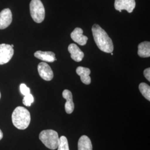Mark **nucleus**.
Instances as JSON below:
<instances>
[{
    "label": "nucleus",
    "instance_id": "5701e85b",
    "mask_svg": "<svg viewBox=\"0 0 150 150\" xmlns=\"http://www.w3.org/2000/svg\"><path fill=\"white\" fill-rule=\"evenodd\" d=\"M1 92H0V99H1Z\"/></svg>",
    "mask_w": 150,
    "mask_h": 150
},
{
    "label": "nucleus",
    "instance_id": "423d86ee",
    "mask_svg": "<svg viewBox=\"0 0 150 150\" xmlns=\"http://www.w3.org/2000/svg\"><path fill=\"white\" fill-rule=\"evenodd\" d=\"M114 6L115 9L120 12L125 10L129 13H131L135 8L136 2L135 0H115Z\"/></svg>",
    "mask_w": 150,
    "mask_h": 150
},
{
    "label": "nucleus",
    "instance_id": "2eb2a0df",
    "mask_svg": "<svg viewBox=\"0 0 150 150\" xmlns=\"http://www.w3.org/2000/svg\"><path fill=\"white\" fill-rule=\"evenodd\" d=\"M78 150H92L91 140L86 135L82 136L79 140Z\"/></svg>",
    "mask_w": 150,
    "mask_h": 150
},
{
    "label": "nucleus",
    "instance_id": "f03ea898",
    "mask_svg": "<svg viewBox=\"0 0 150 150\" xmlns=\"http://www.w3.org/2000/svg\"><path fill=\"white\" fill-rule=\"evenodd\" d=\"M12 121L17 129H25L30 123V113L25 107H16L12 115Z\"/></svg>",
    "mask_w": 150,
    "mask_h": 150
},
{
    "label": "nucleus",
    "instance_id": "f8f14e48",
    "mask_svg": "<svg viewBox=\"0 0 150 150\" xmlns=\"http://www.w3.org/2000/svg\"><path fill=\"white\" fill-rule=\"evenodd\" d=\"M77 74L80 76L81 81L86 85H89L91 83V79L90 75L91 71L88 68L79 66L76 69Z\"/></svg>",
    "mask_w": 150,
    "mask_h": 150
},
{
    "label": "nucleus",
    "instance_id": "a211bd4d",
    "mask_svg": "<svg viewBox=\"0 0 150 150\" xmlns=\"http://www.w3.org/2000/svg\"><path fill=\"white\" fill-rule=\"evenodd\" d=\"M34 101L33 97L31 93H29L26 96H24L23 98V103L26 106H30L32 103Z\"/></svg>",
    "mask_w": 150,
    "mask_h": 150
},
{
    "label": "nucleus",
    "instance_id": "20e7f679",
    "mask_svg": "<svg viewBox=\"0 0 150 150\" xmlns=\"http://www.w3.org/2000/svg\"><path fill=\"white\" fill-rule=\"evenodd\" d=\"M30 10L34 21L38 23L43 22L45 17V10L41 0H31L30 4Z\"/></svg>",
    "mask_w": 150,
    "mask_h": 150
},
{
    "label": "nucleus",
    "instance_id": "6e6552de",
    "mask_svg": "<svg viewBox=\"0 0 150 150\" xmlns=\"http://www.w3.org/2000/svg\"><path fill=\"white\" fill-rule=\"evenodd\" d=\"M12 21V14L10 9H4L0 12V30H4L8 27Z\"/></svg>",
    "mask_w": 150,
    "mask_h": 150
},
{
    "label": "nucleus",
    "instance_id": "1a4fd4ad",
    "mask_svg": "<svg viewBox=\"0 0 150 150\" xmlns=\"http://www.w3.org/2000/svg\"><path fill=\"white\" fill-rule=\"evenodd\" d=\"M71 38L75 42H77L81 46H84L87 43L88 38L83 35V30L77 27L71 33Z\"/></svg>",
    "mask_w": 150,
    "mask_h": 150
},
{
    "label": "nucleus",
    "instance_id": "0eeeda50",
    "mask_svg": "<svg viewBox=\"0 0 150 150\" xmlns=\"http://www.w3.org/2000/svg\"><path fill=\"white\" fill-rule=\"evenodd\" d=\"M38 72L40 77L44 80H52L54 78V72L50 66L46 62H41L38 66Z\"/></svg>",
    "mask_w": 150,
    "mask_h": 150
},
{
    "label": "nucleus",
    "instance_id": "412c9836",
    "mask_svg": "<svg viewBox=\"0 0 150 150\" xmlns=\"http://www.w3.org/2000/svg\"><path fill=\"white\" fill-rule=\"evenodd\" d=\"M2 138H3V132H2V131L0 129V140L2 139Z\"/></svg>",
    "mask_w": 150,
    "mask_h": 150
},
{
    "label": "nucleus",
    "instance_id": "6ab92c4d",
    "mask_svg": "<svg viewBox=\"0 0 150 150\" xmlns=\"http://www.w3.org/2000/svg\"><path fill=\"white\" fill-rule=\"evenodd\" d=\"M20 90L21 91V93L23 95L26 96L28 94L30 93V89L28 88L25 84L21 83L20 86Z\"/></svg>",
    "mask_w": 150,
    "mask_h": 150
},
{
    "label": "nucleus",
    "instance_id": "dca6fc26",
    "mask_svg": "<svg viewBox=\"0 0 150 150\" xmlns=\"http://www.w3.org/2000/svg\"><path fill=\"white\" fill-rule=\"evenodd\" d=\"M139 90L142 96L147 99L148 101H150V87L147 83L142 82L139 85Z\"/></svg>",
    "mask_w": 150,
    "mask_h": 150
},
{
    "label": "nucleus",
    "instance_id": "4468645a",
    "mask_svg": "<svg viewBox=\"0 0 150 150\" xmlns=\"http://www.w3.org/2000/svg\"><path fill=\"white\" fill-rule=\"evenodd\" d=\"M138 54L139 57L143 58L150 57V42L145 41L139 43L138 46Z\"/></svg>",
    "mask_w": 150,
    "mask_h": 150
},
{
    "label": "nucleus",
    "instance_id": "f3484780",
    "mask_svg": "<svg viewBox=\"0 0 150 150\" xmlns=\"http://www.w3.org/2000/svg\"><path fill=\"white\" fill-rule=\"evenodd\" d=\"M57 148L58 150H70L68 141L64 136H62L59 138V144Z\"/></svg>",
    "mask_w": 150,
    "mask_h": 150
},
{
    "label": "nucleus",
    "instance_id": "ddd939ff",
    "mask_svg": "<svg viewBox=\"0 0 150 150\" xmlns=\"http://www.w3.org/2000/svg\"><path fill=\"white\" fill-rule=\"evenodd\" d=\"M34 56L35 57L45 62H53L56 60V59L55 58V54L51 51L44 52L38 51L34 54Z\"/></svg>",
    "mask_w": 150,
    "mask_h": 150
},
{
    "label": "nucleus",
    "instance_id": "7ed1b4c3",
    "mask_svg": "<svg viewBox=\"0 0 150 150\" xmlns=\"http://www.w3.org/2000/svg\"><path fill=\"white\" fill-rule=\"evenodd\" d=\"M39 139L45 146L51 150H56L59 144L58 133L52 129H46L41 131Z\"/></svg>",
    "mask_w": 150,
    "mask_h": 150
},
{
    "label": "nucleus",
    "instance_id": "f257e3e1",
    "mask_svg": "<svg viewBox=\"0 0 150 150\" xmlns=\"http://www.w3.org/2000/svg\"><path fill=\"white\" fill-rule=\"evenodd\" d=\"M92 32L98 48L106 53L112 52L113 51L112 41L103 28L98 25L95 24L92 27Z\"/></svg>",
    "mask_w": 150,
    "mask_h": 150
},
{
    "label": "nucleus",
    "instance_id": "9b49d317",
    "mask_svg": "<svg viewBox=\"0 0 150 150\" xmlns=\"http://www.w3.org/2000/svg\"><path fill=\"white\" fill-rule=\"evenodd\" d=\"M68 50L71 54V57L76 62L81 61L83 57L84 54L75 43L70 44L68 47Z\"/></svg>",
    "mask_w": 150,
    "mask_h": 150
},
{
    "label": "nucleus",
    "instance_id": "4be33fe9",
    "mask_svg": "<svg viewBox=\"0 0 150 150\" xmlns=\"http://www.w3.org/2000/svg\"><path fill=\"white\" fill-rule=\"evenodd\" d=\"M11 47H14V46H13V45H11Z\"/></svg>",
    "mask_w": 150,
    "mask_h": 150
},
{
    "label": "nucleus",
    "instance_id": "aec40b11",
    "mask_svg": "<svg viewBox=\"0 0 150 150\" xmlns=\"http://www.w3.org/2000/svg\"><path fill=\"white\" fill-rule=\"evenodd\" d=\"M144 75L145 76L146 79L150 81V68H147L146 69H145L144 71Z\"/></svg>",
    "mask_w": 150,
    "mask_h": 150
},
{
    "label": "nucleus",
    "instance_id": "39448f33",
    "mask_svg": "<svg viewBox=\"0 0 150 150\" xmlns=\"http://www.w3.org/2000/svg\"><path fill=\"white\" fill-rule=\"evenodd\" d=\"M14 54L13 48L10 45L0 44V65L8 63Z\"/></svg>",
    "mask_w": 150,
    "mask_h": 150
},
{
    "label": "nucleus",
    "instance_id": "9d476101",
    "mask_svg": "<svg viewBox=\"0 0 150 150\" xmlns=\"http://www.w3.org/2000/svg\"><path fill=\"white\" fill-rule=\"evenodd\" d=\"M62 96L66 100L64 105L66 112L68 114L72 113L74 110L75 105L73 102V97L71 92L68 90H64L62 92Z\"/></svg>",
    "mask_w": 150,
    "mask_h": 150
}]
</instances>
